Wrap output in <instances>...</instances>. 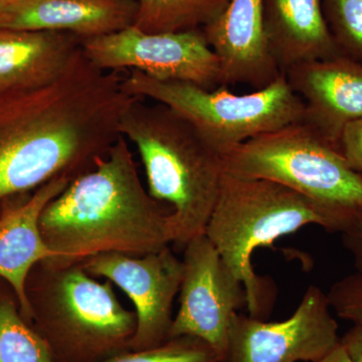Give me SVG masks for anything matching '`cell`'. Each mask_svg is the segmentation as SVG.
I'll return each mask as SVG.
<instances>
[{
	"mask_svg": "<svg viewBox=\"0 0 362 362\" xmlns=\"http://www.w3.org/2000/svg\"><path fill=\"white\" fill-rule=\"evenodd\" d=\"M13 1V0H0V11Z\"/></svg>",
	"mask_w": 362,
	"mask_h": 362,
	"instance_id": "cell-27",
	"label": "cell"
},
{
	"mask_svg": "<svg viewBox=\"0 0 362 362\" xmlns=\"http://www.w3.org/2000/svg\"><path fill=\"white\" fill-rule=\"evenodd\" d=\"M223 164L228 175L274 181L308 197L337 218L340 232L362 209V173L303 121L247 140Z\"/></svg>",
	"mask_w": 362,
	"mask_h": 362,
	"instance_id": "cell-6",
	"label": "cell"
},
{
	"mask_svg": "<svg viewBox=\"0 0 362 362\" xmlns=\"http://www.w3.org/2000/svg\"><path fill=\"white\" fill-rule=\"evenodd\" d=\"M327 294L307 288L289 318L266 322L235 314L221 362H318L340 343L338 324L330 311Z\"/></svg>",
	"mask_w": 362,
	"mask_h": 362,
	"instance_id": "cell-10",
	"label": "cell"
},
{
	"mask_svg": "<svg viewBox=\"0 0 362 362\" xmlns=\"http://www.w3.org/2000/svg\"><path fill=\"white\" fill-rule=\"evenodd\" d=\"M322 9L340 52L362 63V0H322Z\"/></svg>",
	"mask_w": 362,
	"mask_h": 362,
	"instance_id": "cell-20",
	"label": "cell"
},
{
	"mask_svg": "<svg viewBox=\"0 0 362 362\" xmlns=\"http://www.w3.org/2000/svg\"><path fill=\"white\" fill-rule=\"evenodd\" d=\"M80 45V37L69 33L0 30V92L51 84Z\"/></svg>",
	"mask_w": 362,
	"mask_h": 362,
	"instance_id": "cell-17",
	"label": "cell"
},
{
	"mask_svg": "<svg viewBox=\"0 0 362 362\" xmlns=\"http://www.w3.org/2000/svg\"><path fill=\"white\" fill-rule=\"evenodd\" d=\"M326 294L339 318L362 327V273L356 271L340 279Z\"/></svg>",
	"mask_w": 362,
	"mask_h": 362,
	"instance_id": "cell-22",
	"label": "cell"
},
{
	"mask_svg": "<svg viewBox=\"0 0 362 362\" xmlns=\"http://www.w3.org/2000/svg\"><path fill=\"white\" fill-rule=\"evenodd\" d=\"M133 26L149 33L202 30L226 11L230 0H136Z\"/></svg>",
	"mask_w": 362,
	"mask_h": 362,
	"instance_id": "cell-18",
	"label": "cell"
},
{
	"mask_svg": "<svg viewBox=\"0 0 362 362\" xmlns=\"http://www.w3.org/2000/svg\"><path fill=\"white\" fill-rule=\"evenodd\" d=\"M81 265L92 277L118 286L134 304L137 326L130 350L156 349L168 341L173 301L183 275L182 259L169 246L143 256L103 252Z\"/></svg>",
	"mask_w": 362,
	"mask_h": 362,
	"instance_id": "cell-11",
	"label": "cell"
},
{
	"mask_svg": "<svg viewBox=\"0 0 362 362\" xmlns=\"http://www.w3.org/2000/svg\"><path fill=\"white\" fill-rule=\"evenodd\" d=\"M119 131L137 148L149 194L170 204L173 244L183 249L204 235L225 173L221 154L177 112L140 98L124 114Z\"/></svg>",
	"mask_w": 362,
	"mask_h": 362,
	"instance_id": "cell-3",
	"label": "cell"
},
{
	"mask_svg": "<svg viewBox=\"0 0 362 362\" xmlns=\"http://www.w3.org/2000/svg\"><path fill=\"white\" fill-rule=\"evenodd\" d=\"M0 209H1V207H0Z\"/></svg>",
	"mask_w": 362,
	"mask_h": 362,
	"instance_id": "cell-28",
	"label": "cell"
},
{
	"mask_svg": "<svg viewBox=\"0 0 362 362\" xmlns=\"http://www.w3.org/2000/svg\"><path fill=\"white\" fill-rule=\"evenodd\" d=\"M112 284L98 282L81 264L33 267L25 285L32 324L54 361L102 362L129 351L137 319Z\"/></svg>",
	"mask_w": 362,
	"mask_h": 362,
	"instance_id": "cell-4",
	"label": "cell"
},
{
	"mask_svg": "<svg viewBox=\"0 0 362 362\" xmlns=\"http://www.w3.org/2000/svg\"><path fill=\"white\" fill-rule=\"evenodd\" d=\"M136 0H13L0 11V30L69 33L81 40L134 23Z\"/></svg>",
	"mask_w": 362,
	"mask_h": 362,
	"instance_id": "cell-15",
	"label": "cell"
},
{
	"mask_svg": "<svg viewBox=\"0 0 362 362\" xmlns=\"http://www.w3.org/2000/svg\"><path fill=\"white\" fill-rule=\"evenodd\" d=\"M340 235L343 246L351 255L356 271L362 273V209L352 216Z\"/></svg>",
	"mask_w": 362,
	"mask_h": 362,
	"instance_id": "cell-24",
	"label": "cell"
},
{
	"mask_svg": "<svg viewBox=\"0 0 362 362\" xmlns=\"http://www.w3.org/2000/svg\"><path fill=\"white\" fill-rule=\"evenodd\" d=\"M284 74L303 101V122L339 149L344 128L362 119L361 62L341 54L299 64Z\"/></svg>",
	"mask_w": 362,
	"mask_h": 362,
	"instance_id": "cell-12",
	"label": "cell"
},
{
	"mask_svg": "<svg viewBox=\"0 0 362 362\" xmlns=\"http://www.w3.org/2000/svg\"><path fill=\"white\" fill-rule=\"evenodd\" d=\"M71 180L69 177L54 178L32 194L14 197L0 206V279L13 288L21 314L30 324L32 311L26 296V280L40 262L58 258L40 233V214Z\"/></svg>",
	"mask_w": 362,
	"mask_h": 362,
	"instance_id": "cell-14",
	"label": "cell"
},
{
	"mask_svg": "<svg viewBox=\"0 0 362 362\" xmlns=\"http://www.w3.org/2000/svg\"><path fill=\"white\" fill-rule=\"evenodd\" d=\"M169 214L145 189L129 143L120 135L108 153L45 206L40 233L58 255L45 262L69 266L103 252L159 251L173 243Z\"/></svg>",
	"mask_w": 362,
	"mask_h": 362,
	"instance_id": "cell-2",
	"label": "cell"
},
{
	"mask_svg": "<svg viewBox=\"0 0 362 362\" xmlns=\"http://www.w3.org/2000/svg\"><path fill=\"white\" fill-rule=\"evenodd\" d=\"M0 362H56L44 337L21 314L13 288L1 279Z\"/></svg>",
	"mask_w": 362,
	"mask_h": 362,
	"instance_id": "cell-19",
	"label": "cell"
},
{
	"mask_svg": "<svg viewBox=\"0 0 362 362\" xmlns=\"http://www.w3.org/2000/svg\"><path fill=\"white\" fill-rule=\"evenodd\" d=\"M264 21L269 47L282 73L343 54L326 23L322 0H264Z\"/></svg>",
	"mask_w": 362,
	"mask_h": 362,
	"instance_id": "cell-16",
	"label": "cell"
},
{
	"mask_svg": "<svg viewBox=\"0 0 362 362\" xmlns=\"http://www.w3.org/2000/svg\"><path fill=\"white\" fill-rule=\"evenodd\" d=\"M202 32L220 61L221 87L259 90L282 75L267 40L264 0H230Z\"/></svg>",
	"mask_w": 362,
	"mask_h": 362,
	"instance_id": "cell-13",
	"label": "cell"
},
{
	"mask_svg": "<svg viewBox=\"0 0 362 362\" xmlns=\"http://www.w3.org/2000/svg\"><path fill=\"white\" fill-rule=\"evenodd\" d=\"M340 344L346 352L349 362H362V327L354 325L342 337Z\"/></svg>",
	"mask_w": 362,
	"mask_h": 362,
	"instance_id": "cell-25",
	"label": "cell"
},
{
	"mask_svg": "<svg viewBox=\"0 0 362 362\" xmlns=\"http://www.w3.org/2000/svg\"><path fill=\"white\" fill-rule=\"evenodd\" d=\"M129 94L173 109L194 126L221 156L243 143L302 122L304 104L283 73L263 89L233 94L228 87L209 90L176 81H159L131 70L123 77Z\"/></svg>",
	"mask_w": 362,
	"mask_h": 362,
	"instance_id": "cell-7",
	"label": "cell"
},
{
	"mask_svg": "<svg viewBox=\"0 0 362 362\" xmlns=\"http://www.w3.org/2000/svg\"><path fill=\"white\" fill-rule=\"evenodd\" d=\"M309 225L340 232L337 218L308 197L274 181L223 173L204 235L244 285L250 316L263 320L268 310V287L252 268V254Z\"/></svg>",
	"mask_w": 362,
	"mask_h": 362,
	"instance_id": "cell-5",
	"label": "cell"
},
{
	"mask_svg": "<svg viewBox=\"0 0 362 362\" xmlns=\"http://www.w3.org/2000/svg\"><path fill=\"white\" fill-rule=\"evenodd\" d=\"M88 59L103 71H141L159 81L221 87L220 61L202 30L149 33L130 25L119 32L81 40Z\"/></svg>",
	"mask_w": 362,
	"mask_h": 362,
	"instance_id": "cell-8",
	"label": "cell"
},
{
	"mask_svg": "<svg viewBox=\"0 0 362 362\" xmlns=\"http://www.w3.org/2000/svg\"><path fill=\"white\" fill-rule=\"evenodd\" d=\"M318 362H349V359L346 352L343 349L342 345L339 343L330 354Z\"/></svg>",
	"mask_w": 362,
	"mask_h": 362,
	"instance_id": "cell-26",
	"label": "cell"
},
{
	"mask_svg": "<svg viewBox=\"0 0 362 362\" xmlns=\"http://www.w3.org/2000/svg\"><path fill=\"white\" fill-rule=\"evenodd\" d=\"M102 362H221V357L199 338H171L156 349L122 352Z\"/></svg>",
	"mask_w": 362,
	"mask_h": 362,
	"instance_id": "cell-21",
	"label": "cell"
},
{
	"mask_svg": "<svg viewBox=\"0 0 362 362\" xmlns=\"http://www.w3.org/2000/svg\"><path fill=\"white\" fill-rule=\"evenodd\" d=\"M339 149L350 168L362 173V119L349 123L344 128Z\"/></svg>",
	"mask_w": 362,
	"mask_h": 362,
	"instance_id": "cell-23",
	"label": "cell"
},
{
	"mask_svg": "<svg viewBox=\"0 0 362 362\" xmlns=\"http://www.w3.org/2000/svg\"><path fill=\"white\" fill-rule=\"evenodd\" d=\"M136 99L118 71L98 68L81 45L51 84L0 92V206L92 168L121 135Z\"/></svg>",
	"mask_w": 362,
	"mask_h": 362,
	"instance_id": "cell-1",
	"label": "cell"
},
{
	"mask_svg": "<svg viewBox=\"0 0 362 362\" xmlns=\"http://www.w3.org/2000/svg\"><path fill=\"white\" fill-rule=\"evenodd\" d=\"M183 250L180 309L169 339L199 338L223 361L233 318L247 306L246 290L206 235L194 238Z\"/></svg>",
	"mask_w": 362,
	"mask_h": 362,
	"instance_id": "cell-9",
	"label": "cell"
}]
</instances>
